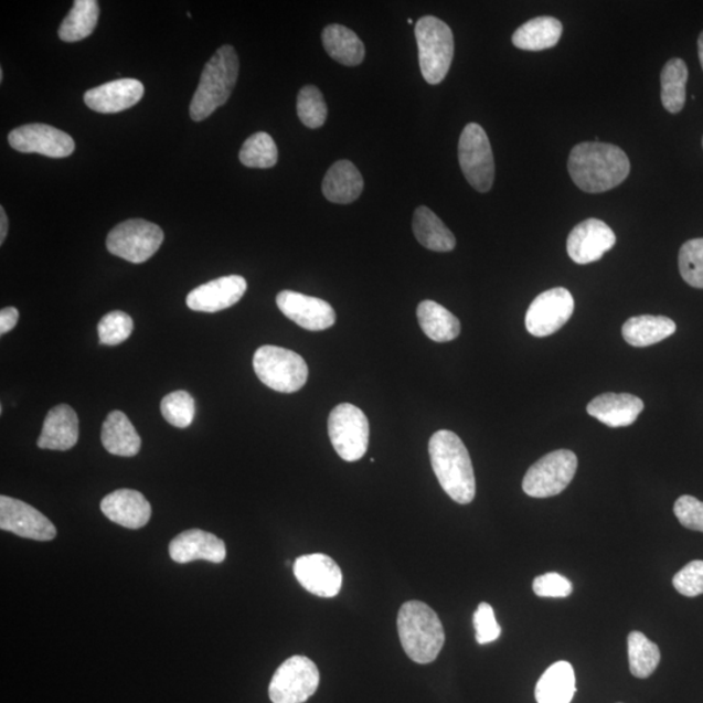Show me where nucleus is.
<instances>
[{
    "label": "nucleus",
    "mask_w": 703,
    "mask_h": 703,
    "mask_svg": "<svg viewBox=\"0 0 703 703\" xmlns=\"http://www.w3.org/2000/svg\"><path fill=\"white\" fill-rule=\"evenodd\" d=\"M19 321V310L17 308H4L0 310V333L10 332Z\"/></svg>",
    "instance_id": "c03bdc74"
},
{
    "label": "nucleus",
    "mask_w": 703,
    "mask_h": 703,
    "mask_svg": "<svg viewBox=\"0 0 703 703\" xmlns=\"http://www.w3.org/2000/svg\"><path fill=\"white\" fill-rule=\"evenodd\" d=\"M688 72L686 64L680 57L665 63L661 74V98L667 111L679 114L686 103Z\"/></svg>",
    "instance_id": "2f4dec72"
},
{
    "label": "nucleus",
    "mask_w": 703,
    "mask_h": 703,
    "mask_svg": "<svg viewBox=\"0 0 703 703\" xmlns=\"http://www.w3.org/2000/svg\"><path fill=\"white\" fill-rule=\"evenodd\" d=\"M0 529L19 537L34 541H52L56 537V528L45 514L23 500L0 497Z\"/></svg>",
    "instance_id": "ddd939ff"
},
{
    "label": "nucleus",
    "mask_w": 703,
    "mask_h": 703,
    "mask_svg": "<svg viewBox=\"0 0 703 703\" xmlns=\"http://www.w3.org/2000/svg\"><path fill=\"white\" fill-rule=\"evenodd\" d=\"M622 338L630 345L642 348L661 343L677 332V323L669 317L639 316L622 326Z\"/></svg>",
    "instance_id": "c85d7f7f"
},
{
    "label": "nucleus",
    "mask_w": 703,
    "mask_h": 703,
    "mask_svg": "<svg viewBox=\"0 0 703 703\" xmlns=\"http://www.w3.org/2000/svg\"><path fill=\"white\" fill-rule=\"evenodd\" d=\"M680 524L691 531L703 533V502L691 496H683L673 507Z\"/></svg>",
    "instance_id": "37998d69"
},
{
    "label": "nucleus",
    "mask_w": 703,
    "mask_h": 703,
    "mask_svg": "<svg viewBox=\"0 0 703 703\" xmlns=\"http://www.w3.org/2000/svg\"><path fill=\"white\" fill-rule=\"evenodd\" d=\"M98 19L99 4L96 0H76L68 17L63 20L60 39L64 42H77L89 38Z\"/></svg>",
    "instance_id": "473e14b6"
},
{
    "label": "nucleus",
    "mask_w": 703,
    "mask_h": 703,
    "mask_svg": "<svg viewBox=\"0 0 703 703\" xmlns=\"http://www.w3.org/2000/svg\"><path fill=\"white\" fill-rule=\"evenodd\" d=\"M295 577L303 589L321 598L337 597L343 586V574L329 555L300 556L294 565Z\"/></svg>",
    "instance_id": "2eb2a0df"
},
{
    "label": "nucleus",
    "mask_w": 703,
    "mask_h": 703,
    "mask_svg": "<svg viewBox=\"0 0 703 703\" xmlns=\"http://www.w3.org/2000/svg\"><path fill=\"white\" fill-rule=\"evenodd\" d=\"M161 412L166 422L185 429L193 424L195 416L194 398L187 391L180 390L163 397Z\"/></svg>",
    "instance_id": "e433bc0d"
},
{
    "label": "nucleus",
    "mask_w": 703,
    "mask_h": 703,
    "mask_svg": "<svg viewBox=\"0 0 703 703\" xmlns=\"http://www.w3.org/2000/svg\"><path fill=\"white\" fill-rule=\"evenodd\" d=\"M170 556L173 562L180 564L194 561L220 564L226 561L227 548L216 535L201 531V529H190L171 541Z\"/></svg>",
    "instance_id": "aec40b11"
},
{
    "label": "nucleus",
    "mask_w": 703,
    "mask_h": 703,
    "mask_svg": "<svg viewBox=\"0 0 703 703\" xmlns=\"http://www.w3.org/2000/svg\"><path fill=\"white\" fill-rule=\"evenodd\" d=\"M322 43L332 60L347 65V67H356L364 62V43L356 33L344 25L326 26L322 32Z\"/></svg>",
    "instance_id": "cd10ccee"
},
{
    "label": "nucleus",
    "mask_w": 703,
    "mask_h": 703,
    "mask_svg": "<svg viewBox=\"0 0 703 703\" xmlns=\"http://www.w3.org/2000/svg\"><path fill=\"white\" fill-rule=\"evenodd\" d=\"M628 658L632 675L648 679L661 662V651L658 645L650 641L643 633L632 632L628 636Z\"/></svg>",
    "instance_id": "72a5a7b5"
},
{
    "label": "nucleus",
    "mask_w": 703,
    "mask_h": 703,
    "mask_svg": "<svg viewBox=\"0 0 703 703\" xmlns=\"http://www.w3.org/2000/svg\"><path fill=\"white\" fill-rule=\"evenodd\" d=\"M476 640L480 645L494 642L502 633V628L496 619L494 608L487 601H482L475 613Z\"/></svg>",
    "instance_id": "a19ab883"
},
{
    "label": "nucleus",
    "mask_w": 703,
    "mask_h": 703,
    "mask_svg": "<svg viewBox=\"0 0 703 703\" xmlns=\"http://www.w3.org/2000/svg\"><path fill=\"white\" fill-rule=\"evenodd\" d=\"M568 171L579 190L604 193L628 178L630 162L625 150L616 145L582 142L571 151Z\"/></svg>",
    "instance_id": "f257e3e1"
},
{
    "label": "nucleus",
    "mask_w": 703,
    "mask_h": 703,
    "mask_svg": "<svg viewBox=\"0 0 703 703\" xmlns=\"http://www.w3.org/2000/svg\"><path fill=\"white\" fill-rule=\"evenodd\" d=\"M679 270L688 285L703 289V237L693 238L681 246Z\"/></svg>",
    "instance_id": "4c0bfd02"
},
{
    "label": "nucleus",
    "mask_w": 703,
    "mask_h": 703,
    "mask_svg": "<svg viewBox=\"0 0 703 703\" xmlns=\"http://www.w3.org/2000/svg\"><path fill=\"white\" fill-rule=\"evenodd\" d=\"M78 417L67 404L56 405L47 413L38 445L42 449L68 451L78 440Z\"/></svg>",
    "instance_id": "4be33fe9"
},
{
    "label": "nucleus",
    "mask_w": 703,
    "mask_h": 703,
    "mask_svg": "<svg viewBox=\"0 0 703 703\" xmlns=\"http://www.w3.org/2000/svg\"><path fill=\"white\" fill-rule=\"evenodd\" d=\"M238 158L251 169H270L278 162V148L269 134L258 132L244 142Z\"/></svg>",
    "instance_id": "f704fd0d"
},
{
    "label": "nucleus",
    "mask_w": 703,
    "mask_h": 703,
    "mask_svg": "<svg viewBox=\"0 0 703 703\" xmlns=\"http://www.w3.org/2000/svg\"><path fill=\"white\" fill-rule=\"evenodd\" d=\"M134 320L125 311L115 310L98 323V337L105 345H118L132 335Z\"/></svg>",
    "instance_id": "58836bf2"
},
{
    "label": "nucleus",
    "mask_w": 703,
    "mask_h": 703,
    "mask_svg": "<svg viewBox=\"0 0 703 703\" xmlns=\"http://www.w3.org/2000/svg\"><path fill=\"white\" fill-rule=\"evenodd\" d=\"M277 306L288 320L309 331H323L337 321L335 310L328 301L295 291H281Z\"/></svg>",
    "instance_id": "f3484780"
},
{
    "label": "nucleus",
    "mask_w": 703,
    "mask_h": 703,
    "mask_svg": "<svg viewBox=\"0 0 703 703\" xmlns=\"http://www.w3.org/2000/svg\"><path fill=\"white\" fill-rule=\"evenodd\" d=\"M432 467L441 489L459 504H469L476 497V476L466 445L452 432L439 430L429 441Z\"/></svg>",
    "instance_id": "f03ea898"
},
{
    "label": "nucleus",
    "mask_w": 703,
    "mask_h": 703,
    "mask_svg": "<svg viewBox=\"0 0 703 703\" xmlns=\"http://www.w3.org/2000/svg\"><path fill=\"white\" fill-rule=\"evenodd\" d=\"M417 320L427 338L437 343L452 342L460 335L458 317L441 307L440 303L425 300L417 308Z\"/></svg>",
    "instance_id": "c756f323"
},
{
    "label": "nucleus",
    "mask_w": 703,
    "mask_h": 703,
    "mask_svg": "<svg viewBox=\"0 0 703 703\" xmlns=\"http://www.w3.org/2000/svg\"><path fill=\"white\" fill-rule=\"evenodd\" d=\"M702 145H703V140H702Z\"/></svg>",
    "instance_id": "09e8293b"
},
{
    "label": "nucleus",
    "mask_w": 703,
    "mask_h": 703,
    "mask_svg": "<svg viewBox=\"0 0 703 703\" xmlns=\"http://www.w3.org/2000/svg\"><path fill=\"white\" fill-rule=\"evenodd\" d=\"M615 244V232L605 222L590 217L571 231L567 251L576 264L588 265L597 263Z\"/></svg>",
    "instance_id": "dca6fc26"
},
{
    "label": "nucleus",
    "mask_w": 703,
    "mask_h": 703,
    "mask_svg": "<svg viewBox=\"0 0 703 703\" xmlns=\"http://www.w3.org/2000/svg\"><path fill=\"white\" fill-rule=\"evenodd\" d=\"M577 464V456L569 449H557L543 456L524 477L525 494L532 498L560 496L574 480Z\"/></svg>",
    "instance_id": "0eeeda50"
},
{
    "label": "nucleus",
    "mask_w": 703,
    "mask_h": 703,
    "mask_svg": "<svg viewBox=\"0 0 703 703\" xmlns=\"http://www.w3.org/2000/svg\"><path fill=\"white\" fill-rule=\"evenodd\" d=\"M533 592L542 598H565L574 592V586L567 577L548 572L534 578Z\"/></svg>",
    "instance_id": "79ce46f5"
},
{
    "label": "nucleus",
    "mask_w": 703,
    "mask_h": 703,
    "mask_svg": "<svg viewBox=\"0 0 703 703\" xmlns=\"http://www.w3.org/2000/svg\"><path fill=\"white\" fill-rule=\"evenodd\" d=\"M673 586L685 597H697L703 594V561H693L680 569L673 577Z\"/></svg>",
    "instance_id": "ea45409f"
},
{
    "label": "nucleus",
    "mask_w": 703,
    "mask_h": 703,
    "mask_svg": "<svg viewBox=\"0 0 703 703\" xmlns=\"http://www.w3.org/2000/svg\"><path fill=\"white\" fill-rule=\"evenodd\" d=\"M143 85L136 78H120L85 93V105L99 114H116L139 104Z\"/></svg>",
    "instance_id": "6ab92c4d"
},
{
    "label": "nucleus",
    "mask_w": 703,
    "mask_h": 703,
    "mask_svg": "<svg viewBox=\"0 0 703 703\" xmlns=\"http://www.w3.org/2000/svg\"><path fill=\"white\" fill-rule=\"evenodd\" d=\"M9 234V216L6 214L4 207H0V244H3Z\"/></svg>",
    "instance_id": "a18cd8bd"
},
{
    "label": "nucleus",
    "mask_w": 703,
    "mask_h": 703,
    "mask_svg": "<svg viewBox=\"0 0 703 703\" xmlns=\"http://www.w3.org/2000/svg\"><path fill=\"white\" fill-rule=\"evenodd\" d=\"M329 437L337 454L345 461L364 458L371 437L368 417L356 405L340 404L329 417Z\"/></svg>",
    "instance_id": "9d476101"
},
{
    "label": "nucleus",
    "mask_w": 703,
    "mask_h": 703,
    "mask_svg": "<svg viewBox=\"0 0 703 703\" xmlns=\"http://www.w3.org/2000/svg\"><path fill=\"white\" fill-rule=\"evenodd\" d=\"M297 115L302 125L317 129L324 125L328 119V105L324 103L323 94L315 85H307L297 96Z\"/></svg>",
    "instance_id": "c9c22d12"
},
{
    "label": "nucleus",
    "mask_w": 703,
    "mask_h": 703,
    "mask_svg": "<svg viewBox=\"0 0 703 703\" xmlns=\"http://www.w3.org/2000/svg\"><path fill=\"white\" fill-rule=\"evenodd\" d=\"M238 57L235 49L226 45L217 49L202 71L200 85L191 103V118L202 121L227 104L237 83Z\"/></svg>",
    "instance_id": "20e7f679"
},
{
    "label": "nucleus",
    "mask_w": 703,
    "mask_h": 703,
    "mask_svg": "<svg viewBox=\"0 0 703 703\" xmlns=\"http://www.w3.org/2000/svg\"><path fill=\"white\" fill-rule=\"evenodd\" d=\"M419 67L426 83L437 85L451 67L455 42L451 28L434 17H424L416 24Z\"/></svg>",
    "instance_id": "39448f33"
},
{
    "label": "nucleus",
    "mask_w": 703,
    "mask_h": 703,
    "mask_svg": "<svg viewBox=\"0 0 703 703\" xmlns=\"http://www.w3.org/2000/svg\"><path fill=\"white\" fill-rule=\"evenodd\" d=\"M246 288L248 283L241 275H228L194 288L187 296V306L194 311L216 313L241 301Z\"/></svg>",
    "instance_id": "a211bd4d"
},
{
    "label": "nucleus",
    "mask_w": 703,
    "mask_h": 703,
    "mask_svg": "<svg viewBox=\"0 0 703 703\" xmlns=\"http://www.w3.org/2000/svg\"><path fill=\"white\" fill-rule=\"evenodd\" d=\"M563 25L560 20L550 17H541L529 20L512 35V43L526 52H542L554 47L561 41Z\"/></svg>",
    "instance_id": "bb28decb"
},
{
    "label": "nucleus",
    "mask_w": 703,
    "mask_h": 703,
    "mask_svg": "<svg viewBox=\"0 0 703 703\" xmlns=\"http://www.w3.org/2000/svg\"><path fill=\"white\" fill-rule=\"evenodd\" d=\"M575 311L574 296L557 287L535 297L526 311L525 324L533 337L546 338L560 331Z\"/></svg>",
    "instance_id": "f8f14e48"
},
{
    "label": "nucleus",
    "mask_w": 703,
    "mask_h": 703,
    "mask_svg": "<svg viewBox=\"0 0 703 703\" xmlns=\"http://www.w3.org/2000/svg\"><path fill=\"white\" fill-rule=\"evenodd\" d=\"M362 191H364V179L358 167L350 161L332 164L323 179V195L333 204H351L360 198Z\"/></svg>",
    "instance_id": "b1692460"
},
{
    "label": "nucleus",
    "mask_w": 703,
    "mask_h": 703,
    "mask_svg": "<svg viewBox=\"0 0 703 703\" xmlns=\"http://www.w3.org/2000/svg\"><path fill=\"white\" fill-rule=\"evenodd\" d=\"M253 368L265 386L281 394H294L306 386L309 369L299 353L275 345L258 348Z\"/></svg>",
    "instance_id": "423d86ee"
},
{
    "label": "nucleus",
    "mask_w": 703,
    "mask_h": 703,
    "mask_svg": "<svg viewBox=\"0 0 703 703\" xmlns=\"http://www.w3.org/2000/svg\"><path fill=\"white\" fill-rule=\"evenodd\" d=\"M402 647L413 662L429 664L438 658L446 641L445 628L430 606L409 600L397 615Z\"/></svg>",
    "instance_id": "7ed1b4c3"
},
{
    "label": "nucleus",
    "mask_w": 703,
    "mask_h": 703,
    "mask_svg": "<svg viewBox=\"0 0 703 703\" xmlns=\"http://www.w3.org/2000/svg\"><path fill=\"white\" fill-rule=\"evenodd\" d=\"M100 510L113 523L140 529L149 523L151 505L140 491L120 489L106 496L100 502Z\"/></svg>",
    "instance_id": "412c9836"
},
{
    "label": "nucleus",
    "mask_w": 703,
    "mask_h": 703,
    "mask_svg": "<svg viewBox=\"0 0 703 703\" xmlns=\"http://www.w3.org/2000/svg\"><path fill=\"white\" fill-rule=\"evenodd\" d=\"M11 148L26 155L50 158L70 157L75 151V141L68 134L47 125H28L11 130Z\"/></svg>",
    "instance_id": "4468645a"
},
{
    "label": "nucleus",
    "mask_w": 703,
    "mask_h": 703,
    "mask_svg": "<svg viewBox=\"0 0 703 703\" xmlns=\"http://www.w3.org/2000/svg\"><path fill=\"white\" fill-rule=\"evenodd\" d=\"M100 439L107 452L123 458H132L140 452L141 438L135 429L132 423L129 422L126 413L121 411H113L108 413L103 425Z\"/></svg>",
    "instance_id": "393cba45"
},
{
    "label": "nucleus",
    "mask_w": 703,
    "mask_h": 703,
    "mask_svg": "<svg viewBox=\"0 0 703 703\" xmlns=\"http://www.w3.org/2000/svg\"><path fill=\"white\" fill-rule=\"evenodd\" d=\"M320 671L311 659L294 656L274 673L269 686L273 703H303L320 686Z\"/></svg>",
    "instance_id": "9b49d317"
},
{
    "label": "nucleus",
    "mask_w": 703,
    "mask_h": 703,
    "mask_svg": "<svg viewBox=\"0 0 703 703\" xmlns=\"http://www.w3.org/2000/svg\"><path fill=\"white\" fill-rule=\"evenodd\" d=\"M645 404L640 397L607 393L593 398L586 411L601 424L625 427L635 424Z\"/></svg>",
    "instance_id": "5701e85b"
},
{
    "label": "nucleus",
    "mask_w": 703,
    "mask_h": 703,
    "mask_svg": "<svg viewBox=\"0 0 703 703\" xmlns=\"http://www.w3.org/2000/svg\"><path fill=\"white\" fill-rule=\"evenodd\" d=\"M0 82H3V70H0Z\"/></svg>",
    "instance_id": "de8ad7c7"
},
{
    "label": "nucleus",
    "mask_w": 703,
    "mask_h": 703,
    "mask_svg": "<svg viewBox=\"0 0 703 703\" xmlns=\"http://www.w3.org/2000/svg\"><path fill=\"white\" fill-rule=\"evenodd\" d=\"M576 693L575 670L568 662L550 665L535 686L539 703H571Z\"/></svg>",
    "instance_id": "a878e982"
},
{
    "label": "nucleus",
    "mask_w": 703,
    "mask_h": 703,
    "mask_svg": "<svg viewBox=\"0 0 703 703\" xmlns=\"http://www.w3.org/2000/svg\"><path fill=\"white\" fill-rule=\"evenodd\" d=\"M459 162L464 177L476 191L487 193L496 178L494 156L487 132L477 123L464 128L459 141Z\"/></svg>",
    "instance_id": "1a4fd4ad"
},
{
    "label": "nucleus",
    "mask_w": 703,
    "mask_h": 703,
    "mask_svg": "<svg viewBox=\"0 0 703 703\" xmlns=\"http://www.w3.org/2000/svg\"><path fill=\"white\" fill-rule=\"evenodd\" d=\"M413 232L419 244L433 252H451L456 238L437 214L429 207L419 206L413 216Z\"/></svg>",
    "instance_id": "7c9ffc66"
},
{
    "label": "nucleus",
    "mask_w": 703,
    "mask_h": 703,
    "mask_svg": "<svg viewBox=\"0 0 703 703\" xmlns=\"http://www.w3.org/2000/svg\"><path fill=\"white\" fill-rule=\"evenodd\" d=\"M699 56L703 70V32L700 34L699 38Z\"/></svg>",
    "instance_id": "49530a36"
},
{
    "label": "nucleus",
    "mask_w": 703,
    "mask_h": 703,
    "mask_svg": "<svg viewBox=\"0 0 703 703\" xmlns=\"http://www.w3.org/2000/svg\"><path fill=\"white\" fill-rule=\"evenodd\" d=\"M164 234L157 224L129 220L116 226L107 236V251L132 264H143L161 248Z\"/></svg>",
    "instance_id": "6e6552de"
}]
</instances>
